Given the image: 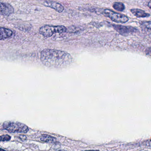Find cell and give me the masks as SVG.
<instances>
[{"mask_svg": "<svg viewBox=\"0 0 151 151\" xmlns=\"http://www.w3.org/2000/svg\"><path fill=\"white\" fill-rule=\"evenodd\" d=\"M40 60L45 66L51 68H63L71 64L72 56L67 52L56 49H45L40 53Z\"/></svg>", "mask_w": 151, "mask_h": 151, "instance_id": "cell-1", "label": "cell"}, {"mask_svg": "<svg viewBox=\"0 0 151 151\" xmlns=\"http://www.w3.org/2000/svg\"><path fill=\"white\" fill-rule=\"evenodd\" d=\"M67 31V28L63 25L53 26L45 25L40 29L39 32L44 37L48 38L52 37L55 33H64L66 32Z\"/></svg>", "mask_w": 151, "mask_h": 151, "instance_id": "cell-2", "label": "cell"}, {"mask_svg": "<svg viewBox=\"0 0 151 151\" xmlns=\"http://www.w3.org/2000/svg\"><path fill=\"white\" fill-rule=\"evenodd\" d=\"M5 129L10 132H23L26 133L29 130L27 125L18 122H6L3 123Z\"/></svg>", "mask_w": 151, "mask_h": 151, "instance_id": "cell-3", "label": "cell"}, {"mask_svg": "<svg viewBox=\"0 0 151 151\" xmlns=\"http://www.w3.org/2000/svg\"><path fill=\"white\" fill-rule=\"evenodd\" d=\"M102 13L105 16L109 17L113 22L118 23H125L129 20V17L114 12L110 9H104Z\"/></svg>", "mask_w": 151, "mask_h": 151, "instance_id": "cell-4", "label": "cell"}, {"mask_svg": "<svg viewBox=\"0 0 151 151\" xmlns=\"http://www.w3.org/2000/svg\"><path fill=\"white\" fill-rule=\"evenodd\" d=\"M113 28L118 33L123 36H128L130 34L135 33L137 31L136 28L131 26H123V25L113 24Z\"/></svg>", "mask_w": 151, "mask_h": 151, "instance_id": "cell-5", "label": "cell"}, {"mask_svg": "<svg viewBox=\"0 0 151 151\" xmlns=\"http://www.w3.org/2000/svg\"><path fill=\"white\" fill-rule=\"evenodd\" d=\"M14 7L9 3L0 2V15H10L14 13Z\"/></svg>", "mask_w": 151, "mask_h": 151, "instance_id": "cell-6", "label": "cell"}, {"mask_svg": "<svg viewBox=\"0 0 151 151\" xmlns=\"http://www.w3.org/2000/svg\"><path fill=\"white\" fill-rule=\"evenodd\" d=\"M43 4L45 6L54 9L56 12L59 13H62L64 10V7L61 4L55 1H44Z\"/></svg>", "mask_w": 151, "mask_h": 151, "instance_id": "cell-7", "label": "cell"}, {"mask_svg": "<svg viewBox=\"0 0 151 151\" xmlns=\"http://www.w3.org/2000/svg\"><path fill=\"white\" fill-rule=\"evenodd\" d=\"M130 11L133 15L137 18H145L150 16V15L149 14L147 13L142 9H131Z\"/></svg>", "mask_w": 151, "mask_h": 151, "instance_id": "cell-8", "label": "cell"}, {"mask_svg": "<svg viewBox=\"0 0 151 151\" xmlns=\"http://www.w3.org/2000/svg\"><path fill=\"white\" fill-rule=\"evenodd\" d=\"M13 34V31L10 29L5 28H0V40L9 38Z\"/></svg>", "mask_w": 151, "mask_h": 151, "instance_id": "cell-9", "label": "cell"}, {"mask_svg": "<svg viewBox=\"0 0 151 151\" xmlns=\"http://www.w3.org/2000/svg\"><path fill=\"white\" fill-rule=\"evenodd\" d=\"M40 139L41 141L47 142V143H55L56 142V139L55 138L47 134L42 135L40 138Z\"/></svg>", "mask_w": 151, "mask_h": 151, "instance_id": "cell-10", "label": "cell"}, {"mask_svg": "<svg viewBox=\"0 0 151 151\" xmlns=\"http://www.w3.org/2000/svg\"><path fill=\"white\" fill-rule=\"evenodd\" d=\"M114 9L117 11L122 12L125 9V6L124 4L122 2H114L113 5Z\"/></svg>", "mask_w": 151, "mask_h": 151, "instance_id": "cell-11", "label": "cell"}, {"mask_svg": "<svg viewBox=\"0 0 151 151\" xmlns=\"http://www.w3.org/2000/svg\"><path fill=\"white\" fill-rule=\"evenodd\" d=\"M141 25L143 26V28L149 30V31L151 30V22H141Z\"/></svg>", "mask_w": 151, "mask_h": 151, "instance_id": "cell-12", "label": "cell"}, {"mask_svg": "<svg viewBox=\"0 0 151 151\" xmlns=\"http://www.w3.org/2000/svg\"><path fill=\"white\" fill-rule=\"evenodd\" d=\"M11 137L8 135H4L0 136V141H9Z\"/></svg>", "mask_w": 151, "mask_h": 151, "instance_id": "cell-13", "label": "cell"}, {"mask_svg": "<svg viewBox=\"0 0 151 151\" xmlns=\"http://www.w3.org/2000/svg\"><path fill=\"white\" fill-rule=\"evenodd\" d=\"M20 138L21 139H22V140H25V139H27V137H26V136H25V135H20Z\"/></svg>", "mask_w": 151, "mask_h": 151, "instance_id": "cell-14", "label": "cell"}, {"mask_svg": "<svg viewBox=\"0 0 151 151\" xmlns=\"http://www.w3.org/2000/svg\"><path fill=\"white\" fill-rule=\"evenodd\" d=\"M151 1H149V3H148V7H149V8H151Z\"/></svg>", "mask_w": 151, "mask_h": 151, "instance_id": "cell-15", "label": "cell"}, {"mask_svg": "<svg viewBox=\"0 0 151 151\" xmlns=\"http://www.w3.org/2000/svg\"><path fill=\"white\" fill-rule=\"evenodd\" d=\"M99 151V150H86V151Z\"/></svg>", "mask_w": 151, "mask_h": 151, "instance_id": "cell-16", "label": "cell"}, {"mask_svg": "<svg viewBox=\"0 0 151 151\" xmlns=\"http://www.w3.org/2000/svg\"><path fill=\"white\" fill-rule=\"evenodd\" d=\"M0 151H6V150H4V149H1V148H0Z\"/></svg>", "mask_w": 151, "mask_h": 151, "instance_id": "cell-17", "label": "cell"}, {"mask_svg": "<svg viewBox=\"0 0 151 151\" xmlns=\"http://www.w3.org/2000/svg\"><path fill=\"white\" fill-rule=\"evenodd\" d=\"M63 151V150H60V151Z\"/></svg>", "mask_w": 151, "mask_h": 151, "instance_id": "cell-18", "label": "cell"}]
</instances>
